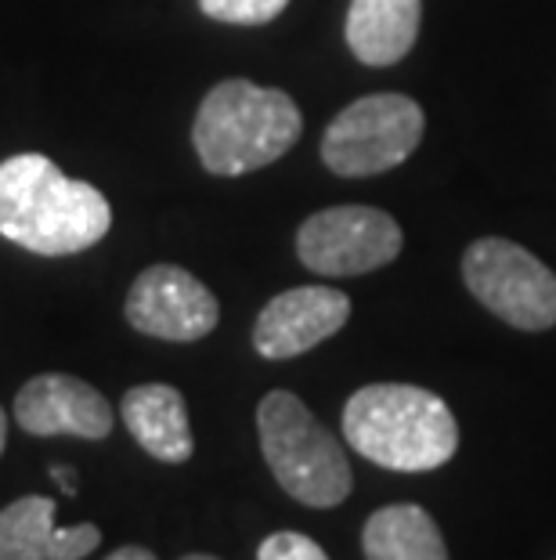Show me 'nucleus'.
<instances>
[{
  "mask_svg": "<svg viewBox=\"0 0 556 560\" xmlns=\"http://www.w3.org/2000/svg\"><path fill=\"white\" fill-rule=\"evenodd\" d=\"M113 229V207L98 188L73 182L40 152L0 163V235L37 257L84 254Z\"/></svg>",
  "mask_w": 556,
  "mask_h": 560,
  "instance_id": "1",
  "label": "nucleus"
},
{
  "mask_svg": "<svg viewBox=\"0 0 556 560\" xmlns=\"http://www.w3.org/2000/svg\"><path fill=\"white\" fill-rule=\"evenodd\" d=\"M289 8V0H199V11L224 26H264Z\"/></svg>",
  "mask_w": 556,
  "mask_h": 560,
  "instance_id": "15",
  "label": "nucleus"
},
{
  "mask_svg": "<svg viewBox=\"0 0 556 560\" xmlns=\"http://www.w3.org/2000/svg\"><path fill=\"white\" fill-rule=\"evenodd\" d=\"M181 560H217V557H210V553H188V557H181Z\"/></svg>",
  "mask_w": 556,
  "mask_h": 560,
  "instance_id": "20",
  "label": "nucleus"
},
{
  "mask_svg": "<svg viewBox=\"0 0 556 560\" xmlns=\"http://www.w3.org/2000/svg\"><path fill=\"white\" fill-rule=\"evenodd\" d=\"M351 301L333 285H297L271 296L253 322V348L260 359L282 362L307 354L347 326Z\"/></svg>",
  "mask_w": 556,
  "mask_h": 560,
  "instance_id": "9",
  "label": "nucleus"
},
{
  "mask_svg": "<svg viewBox=\"0 0 556 560\" xmlns=\"http://www.w3.org/2000/svg\"><path fill=\"white\" fill-rule=\"evenodd\" d=\"M123 315L145 337L196 343L217 329L221 304L192 271L177 265H152L130 285Z\"/></svg>",
  "mask_w": 556,
  "mask_h": 560,
  "instance_id": "8",
  "label": "nucleus"
},
{
  "mask_svg": "<svg viewBox=\"0 0 556 560\" xmlns=\"http://www.w3.org/2000/svg\"><path fill=\"white\" fill-rule=\"evenodd\" d=\"M365 560H448L441 528L416 503L383 506L362 528Z\"/></svg>",
  "mask_w": 556,
  "mask_h": 560,
  "instance_id": "14",
  "label": "nucleus"
},
{
  "mask_svg": "<svg viewBox=\"0 0 556 560\" xmlns=\"http://www.w3.org/2000/svg\"><path fill=\"white\" fill-rule=\"evenodd\" d=\"M257 560H329V557L322 546L300 532H275L260 542Z\"/></svg>",
  "mask_w": 556,
  "mask_h": 560,
  "instance_id": "16",
  "label": "nucleus"
},
{
  "mask_svg": "<svg viewBox=\"0 0 556 560\" xmlns=\"http://www.w3.org/2000/svg\"><path fill=\"white\" fill-rule=\"evenodd\" d=\"M419 19L423 0H351L343 37L362 66L383 69L412 51L419 37Z\"/></svg>",
  "mask_w": 556,
  "mask_h": 560,
  "instance_id": "13",
  "label": "nucleus"
},
{
  "mask_svg": "<svg viewBox=\"0 0 556 560\" xmlns=\"http://www.w3.org/2000/svg\"><path fill=\"white\" fill-rule=\"evenodd\" d=\"M120 416L130 438L159 463H185L192 459L196 441L188 427L185 395L170 384H141L130 387L120 401Z\"/></svg>",
  "mask_w": 556,
  "mask_h": 560,
  "instance_id": "12",
  "label": "nucleus"
},
{
  "mask_svg": "<svg viewBox=\"0 0 556 560\" xmlns=\"http://www.w3.org/2000/svg\"><path fill=\"white\" fill-rule=\"evenodd\" d=\"M98 546V524L58 528L47 495H22L0 510V560H84Z\"/></svg>",
  "mask_w": 556,
  "mask_h": 560,
  "instance_id": "11",
  "label": "nucleus"
},
{
  "mask_svg": "<svg viewBox=\"0 0 556 560\" xmlns=\"http://www.w3.org/2000/svg\"><path fill=\"white\" fill-rule=\"evenodd\" d=\"M105 560H159L152 550H145V546H120L116 553H109Z\"/></svg>",
  "mask_w": 556,
  "mask_h": 560,
  "instance_id": "17",
  "label": "nucleus"
},
{
  "mask_svg": "<svg viewBox=\"0 0 556 560\" xmlns=\"http://www.w3.org/2000/svg\"><path fill=\"white\" fill-rule=\"evenodd\" d=\"M257 434L275 481L297 503L329 510L351 495L347 452L293 390H271L260 398Z\"/></svg>",
  "mask_w": 556,
  "mask_h": 560,
  "instance_id": "4",
  "label": "nucleus"
},
{
  "mask_svg": "<svg viewBox=\"0 0 556 560\" xmlns=\"http://www.w3.org/2000/svg\"><path fill=\"white\" fill-rule=\"evenodd\" d=\"M427 116L409 94H365L333 116L322 135V163L340 177L394 171L419 149Z\"/></svg>",
  "mask_w": 556,
  "mask_h": 560,
  "instance_id": "5",
  "label": "nucleus"
},
{
  "mask_svg": "<svg viewBox=\"0 0 556 560\" xmlns=\"http://www.w3.org/2000/svg\"><path fill=\"white\" fill-rule=\"evenodd\" d=\"M15 423L33 438H84L113 434V405L98 387L69 373H40L15 395Z\"/></svg>",
  "mask_w": 556,
  "mask_h": 560,
  "instance_id": "10",
  "label": "nucleus"
},
{
  "mask_svg": "<svg viewBox=\"0 0 556 560\" xmlns=\"http://www.w3.org/2000/svg\"><path fill=\"white\" fill-rule=\"evenodd\" d=\"M401 224L376 207H329L311 213L297 232V257L326 279L365 276L401 254Z\"/></svg>",
  "mask_w": 556,
  "mask_h": 560,
  "instance_id": "7",
  "label": "nucleus"
},
{
  "mask_svg": "<svg viewBox=\"0 0 556 560\" xmlns=\"http://www.w3.org/2000/svg\"><path fill=\"white\" fill-rule=\"evenodd\" d=\"M300 130L304 116L286 91L235 77L221 80L199 105L192 145L203 171L242 177L286 156L300 141Z\"/></svg>",
  "mask_w": 556,
  "mask_h": 560,
  "instance_id": "3",
  "label": "nucleus"
},
{
  "mask_svg": "<svg viewBox=\"0 0 556 560\" xmlns=\"http://www.w3.org/2000/svg\"><path fill=\"white\" fill-rule=\"evenodd\" d=\"M343 438L376 467L423 474L456 456L459 423L427 387L369 384L343 405Z\"/></svg>",
  "mask_w": 556,
  "mask_h": 560,
  "instance_id": "2",
  "label": "nucleus"
},
{
  "mask_svg": "<svg viewBox=\"0 0 556 560\" xmlns=\"http://www.w3.org/2000/svg\"><path fill=\"white\" fill-rule=\"evenodd\" d=\"M51 481L62 485L66 495H76V478H73V470H69V467H51Z\"/></svg>",
  "mask_w": 556,
  "mask_h": 560,
  "instance_id": "18",
  "label": "nucleus"
},
{
  "mask_svg": "<svg viewBox=\"0 0 556 560\" xmlns=\"http://www.w3.org/2000/svg\"><path fill=\"white\" fill-rule=\"evenodd\" d=\"M463 282L513 329L542 332L556 326V276L524 246L499 235L477 240L463 254Z\"/></svg>",
  "mask_w": 556,
  "mask_h": 560,
  "instance_id": "6",
  "label": "nucleus"
},
{
  "mask_svg": "<svg viewBox=\"0 0 556 560\" xmlns=\"http://www.w3.org/2000/svg\"><path fill=\"white\" fill-rule=\"evenodd\" d=\"M4 448H8V416L0 409V456H4Z\"/></svg>",
  "mask_w": 556,
  "mask_h": 560,
  "instance_id": "19",
  "label": "nucleus"
}]
</instances>
